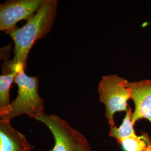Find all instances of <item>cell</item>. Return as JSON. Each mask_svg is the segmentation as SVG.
I'll return each instance as SVG.
<instances>
[{
    "label": "cell",
    "mask_w": 151,
    "mask_h": 151,
    "mask_svg": "<svg viewBox=\"0 0 151 151\" xmlns=\"http://www.w3.org/2000/svg\"><path fill=\"white\" fill-rule=\"evenodd\" d=\"M57 0H44L37 13L27 20L23 27L7 33L14 44V63L27 68L29 53L35 43L50 32L57 12Z\"/></svg>",
    "instance_id": "cell-1"
},
{
    "label": "cell",
    "mask_w": 151,
    "mask_h": 151,
    "mask_svg": "<svg viewBox=\"0 0 151 151\" xmlns=\"http://www.w3.org/2000/svg\"><path fill=\"white\" fill-rule=\"evenodd\" d=\"M18 86L16 99L4 111L0 113L1 120L11 119L26 115L37 119L44 114L43 99L39 94V79L35 76H27L22 68L17 73L14 82Z\"/></svg>",
    "instance_id": "cell-2"
},
{
    "label": "cell",
    "mask_w": 151,
    "mask_h": 151,
    "mask_svg": "<svg viewBox=\"0 0 151 151\" xmlns=\"http://www.w3.org/2000/svg\"><path fill=\"white\" fill-rule=\"evenodd\" d=\"M129 81L116 75L104 76L99 82L98 93L100 101L105 106V116L111 128L116 127L114 115L127 111L131 99Z\"/></svg>",
    "instance_id": "cell-3"
},
{
    "label": "cell",
    "mask_w": 151,
    "mask_h": 151,
    "mask_svg": "<svg viewBox=\"0 0 151 151\" xmlns=\"http://www.w3.org/2000/svg\"><path fill=\"white\" fill-rule=\"evenodd\" d=\"M37 120L45 124L53 136L54 146L49 151H92L86 138L58 115L44 113Z\"/></svg>",
    "instance_id": "cell-4"
},
{
    "label": "cell",
    "mask_w": 151,
    "mask_h": 151,
    "mask_svg": "<svg viewBox=\"0 0 151 151\" xmlns=\"http://www.w3.org/2000/svg\"><path fill=\"white\" fill-rule=\"evenodd\" d=\"M44 0H10L0 5V30L8 33L18 22L34 16Z\"/></svg>",
    "instance_id": "cell-5"
},
{
    "label": "cell",
    "mask_w": 151,
    "mask_h": 151,
    "mask_svg": "<svg viewBox=\"0 0 151 151\" xmlns=\"http://www.w3.org/2000/svg\"><path fill=\"white\" fill-rule=\"evenodd\" d=\"M131 99L135 108L132 115L134 125L140 119H147L151 124V80L129 82ZM147 151H151V145Z\"/></svg>",
    "instance_id": "cell-6"
},
{
    "label": "cell",
    "mask_w": 151,
    "mask_h": 151,
    "mask_svg": "<svg viewBox=\"0 0 151 151\" xmlns=\"http://www.w3.org/2000/svg\"><path fill=\"white\" fill-rule=\"evenodd\" d=\"M25 137L15 129L10 121L0 120V151H31Z\"/></svg>",
    "instance_id": "cell-7"
},
{
    "label": "cell",
    "mask_w": 151,
    "mask_h": 151,
    "mask_svg": "<svg viewBox=\"0 0 151 151\" xmlns=\"http://www.w3.org/2000/svg\"><path fill=\"white\" fill-rule=\"evenodd\" d=\"M4 60L2 64V75L0 76V113L10 105L9 92L11 85L15 82L19 72L24 68L15 65L12 60H9L7 57Z\"/></svg>",
    "instance_id": "cell-8"
},
{
    "label": "cell",
    "mask_w": 151,
    "mask_h": 151,
    "mask_svg": "<svg viewBox=\"0 0 151 151\" xmlns=\"http://www.w3.org/2000/svg\"><path fill=\"white\" fill-rule=\"evenodd\" d=\"M133 112L132 109L129 107L121 125L118 128L116 126L111 128L109 136L115 138L118 142L127 138L135 134L134 129V124L132 122Z\"/></svg>",
    "instance_id": "cell-9"
},
{
    "label": "cell",
    "mask_w": 151,
    "mask_h": 151,
    "mask_svg": "<svg viewBox=\"0 0 151 151\" xmlns=\"http://www.w3.org/2000/svg\"><path fill=\"white\" fill-rule=\"evenodd\" d=\"M124 151H147L151 145V140L147 134L140 136L132 135L118 142Z\"/></svg>",
    "instance_id": "cell-10"
}]
</instances>
